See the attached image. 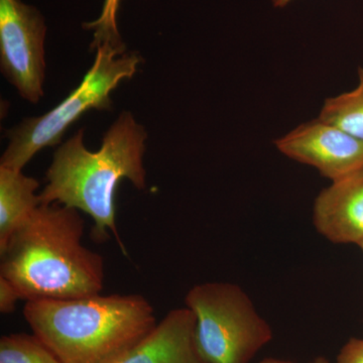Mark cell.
<instances>
[{
    "mask_svg": "<svg viewBox=\"0 0 363 363\" xmlns=\"http://www.w3.org/2000/svg\"><path fill=\"white\" fill-rule=\"evenodd\" d=\"M319 118L363 142V68L358 70L355 89L325 100Z\"/></svg>",
    "mask_w": 363,
    "mask_h": 363,
    "instance_id": "11",
    "label": "cell"
},
{
    "mask_svg": "<svg viewBox=\"0 0 363 363\" xmlns=\"http://www.w3.org/2000/svg\"><path fill=\"white\" fill-rule=\"evenodd\" d=\"M311 363H329L328 359L324 357H318L315 358Z\"/></svg>",
    "mask_w": 363,
    "mask_h": 363,
    "instance_id": "18",
    "label": "cell"
},
{
    "mask_svg": "<svg viewBox=\"0 0 363 363\" xmlns=\"http://www.w3.org/2000/svg\"><path fill=\"white\" fill-rule=\"evenodd\" d=\"M80 211L40 204L0 252V276L21 300L73 298L97 295L104 284V257L82 245Z\"/></svg>",
    "mask_w": 363,
    "mask_h": 363,
    "instance_id": "2",
    "label": "cell"
},
{
    "mask_svg": "<svg viewBox=\"0 0 363 363\" xmlns=\"http://www.w3.org/2000/svg\"><path fill=\"white\" fill-rule=\"evenodd\" d=\"M40 183L23 171L0 166V252L14 231L40 205Z\"/></svg>",
    "mask_w": 363,
    "mask_h": 363,
    "instance_id": "10",
    "label": "cell"
},
{
    "mask_svg": "<svg viewBox=\"0 0 363 363\" xmlns=\"http://www.w3.org/2000/svg\"><path fill=\"white\" fill-rule=\"evenodd\" d=\"M44 18L21 0H0V63L21 97L35 104L44 95Z\"/></svg>",
    "mask_w": 363,
    "mask_h": 363,
    "instance_id": "6",
    "label": "cell"
},
{
    "mask_svg": "<svg viewBox=\"0 0 363 363\" xmlns=\"http://www.w3.org/2000/svg\"><path fill=\"white\" fill-rule=\"evenodd\" d=\"M142 62L138 55L108 43L96 48L94 63L82 82L44 116L28 118L7 133L9 145L0 166L23 171L35 154L61 142L69 126L90 109H111V94L121 81L135 75Z\"/></svg>",
    "mask_w": 363,
    "mask_h": 363,
    "instance_id": "4",
    "label": "cell"
},
{
    "mask_svg": "<svg viewBox=\"0 0 363 363\" xmlns=\"http://www.w3.org/2000/svg\"><path fill=\"white\" fill-rule=\"evenodd\" d=\"M358 247H360V250H362L363 252V241H362V242H360L359 245H358Z\"/></svg>",
    "mask_w": 363,
    "mask_h": 363,
    "instance_id": "19",
    "label": "cell"
},
{
    "mask_svg": "<svg viewBox=\"0 0 363 363\" xmlns=\"http://www.w3.org/2000/svg\"><path fill=\"white\" fill-rule=\"evenodd\" d=\"M0 363H62L35 335L18 333L0 339Z\"/></svg>",
    "mask_w": 363,
    "mask_h": 363,
    "instance_id": "12",
    "label": "cell"
},
{
    "mask_svg": "<svg viewBox=\"0 0 363 363\" xmlns=\"http://www.w3.org/2000/svg\"><path fill=\"white\" fill-rule=\"evenodd\" d=\"M20 300L21 296L16 286L9 279L0 276V312L4 315L11 314Z\"/></svg>",
    "mask_w": 363,
    "mask_h": 363,
    "instance_id": "14",
    "label": "cell"
},
{
    "mask_svg": "<svg viewBox=\"0 0 363 363\" xmlns=\"http://www.w3.org/2000/svg\"><path fill=\"white\" fill-rule=\"evenodd\" d=\"M119 2L121 0H105L99 18L96 21L84 23L85 28L94 32L93 42L91 44L92 49L96 50L97 47L105 43H108L119 49H125L117 28Z\"/></svg>",
    "mask_w": 363,
    "mask_h": 363,
    "instance_id": "13",
    "label": "cell"
},
{
    "mask_svg": "<svg viewBox=\"0 0 363 363\" xmlns=\"http://www.w3.org/2000/svg\"><path fill=\"white\" fill-rule=\"evenodd\" d=\"M293 161L316 169L331 182L363 169V142L318 117L274 142Z\"/></svg>",
    "mask_w": 363,
    "mask_h": 363,
    "instance_id": "7",
    "label": "cell"
},
{
    "mask_svg": "<svg viewBox=\"0 0 363 363\" xmlns=\"http://www.w3.org/2000/svg\"><path fill=\"white\" fill-rule=\"evenodd\" d=\"M259 363H294L290 360L279 359V358H267V359L262 360Z\"/></svg>",
    "mask_w": 363,
    "mask_h": 363,
    "instance_id": "17",
    "label": "cell"
},
{
    "mask_svg": "<svg viewBox=\"0 0 363 363\" xmlns=\"http://www.w3.org/2000/svg\"><path fill=\"white\" fill-rule=\"evenodd\" d=\"M33 335L62 363H111L157 326L140 295H97L26 301Z\"/></svg>",
    "mask_w": 363,
    "mask_h": 363,
    "instance_id": "3",
    "label": "cell"
},
{
    "mask_svg": "<svg viewBox=\"0 0 363 363\" xmlns=\"http://www.w3.org/2000/svg\"><path fill=\"white\" fill-rule=\"evenodd\" d=\"M185 303L194 313L196 345L207 363H250L274 337L271 325L235 284H199Z\"/></svg>",
    "mask_w": 363,
    "mask_h": 363,
    "instance_id": "5",
    "label": "cell"
},
{
    "mask_svg": "<svg viewBox=\"0 0 363 363\" xmlns=\"http://www.w3.org/2000/svg\"><path fill=\"white\" fill-rule=\"evenodd\" d=\"M336 363H363V338H351L344 344Z\"/></svg>",
    "mask_w": 363,
    "mask_h": 363,
    "instance_id": "15",
    "label": "cell"
},
{
    "mask_svg": "<svg viewBox=\"0 0 363 363\" xmlns=\"http://www.w3.org/2000/svg\"><path fill=\"white\" fill-rule=\"evenodd\" d=\"M313 223L318 233L337 245L363 241V169L331 182L313 205Z\"/></svg>",
    "mask_w": 363,
    "mask_h": 363,
    "instance_id": "8",
    "label": "cell"
},
{
    "mask_svg": "<svg viewBox=\"0 0 363 363\" xmlns=\"http://www.w3.org/2000/svg\"><path fill=\"white\" fill-rule=\"evenodd\" d=\"M83 138L81 128L55 152L45 174L48 184L39 194L40 204L60 203L89 215L94 222L92 240L102 243L113 236L128 255L117 229L116 195L123 179L145 189L147 133L130 112L123 111L105 133L97 152L86 149Z\"/></svg>",
    "mask_w": 363,
    "mask_h": 363,
    "instance_id": "1",
    "label": "cell"
},
{
    "mask_svg": "<svg viewBox=\"0 0 363 363\" xmlns=\"http://www.w3.org/2000/svg\"><path fill=\"white\" fill-rule=\"evenodd\" d=\"M272 6L277 7V9H283L288 6L290 2H292L293 0H272Z\"/></svg>",
    "mask_w": 363,
    "mask_h": 363,
    "instance_id": "16",
    "label": "cell"
},
{
    "mask_svg": "<svg viewBox=\"0 0 363 363\" xmlns=\"http://www.w3.org/2000/svg\"><path fill=\"white\" fill-rule=\"evenodd\" d=\"M111 363H207L195 342V315L172 310L140 342Z\"/></svg>",
    "mask_w": 363,
    "mask_h": 363,
    "instance_id": "9",
    "label": "cell"
}]
</instances>
